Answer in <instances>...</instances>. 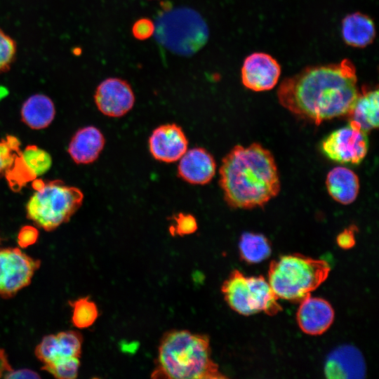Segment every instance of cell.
<instances>
[{
	"instance_id": "cell-1",
	"label": "cell",
	"mask_w": 379,
	"mask_h": 379,
	"mask_svg": "<svg viewBox=\"0 0 379 379\" xmlns=\"http://www.w3.org/2000/svg\"><path fill=\"white\" fill-rule=\"evenodd\" d=\"M359 94L356 69L348 59L307 67L280 84L279 103L316 124L348 115Z\"/></svg>"
},
{
	"instance_id": "cell-2",
	"label": "cell",
	"mask_w": 379,
	"mask_h": 379,
	"mask_svg": "<svg viewBox=\"0 0 379 379\" xmlns=\"http://www.w3.org/2000/svg\"><path fill=\"white\" fill-rule=\"evenodd\" d=\"M219 174L225 201L234 208L261 207L280 190L274 158L258 143L234 146L223 157Z\"/></svg>"
},
{
	"instance_id": "cell-3",
	"label": "cell",
	"mask_w": 379,
	"mask_h": 379,
	"mask_svg": "<svg viewBox=\"0 0 379 379\" xmlns=\"http://www.w3.org/2000/svg\"><path fill=\"white\" fill-rule=\"evenodd\" d=\"M152 378H226L211 357L208 335L172 330L161 339Z\"/></svg>"
},
{
	"instance_id": "cell-4",
	"label": "cell",
	"mask_w": 379,
	"mask_h": 379,
	"mask_svg": "<svg viewBox=\"0 0 379 379\" xmlns=\"http://www.w3.org/2000/svg\"><path fill=\"white\" fill-rule=\"evenodd\" d=\"M330 270L325 260L285 255L270 263L268 283L278 298L300 302L326 279Z\"/></svg>"
},
{
	"instance_id": "cell-5",
	"label": "cell",
	"mask_w": 379,
	"mask_h": 379,
	"mask_svg": "<svg viewBox=\"0 0 379 379\" xmlns=\"http://www.w3.org/2000/svg\"><path fill=\"white\" fill-rule=\"evenodd\" d=\"M32 185L34 192L26 204L27 218L46 231L68 222L83 203L81 190L60 180L34 179Z\"/></svg>"
},
{
	"instance_id": "cell-6",
	"label": "cell",
	"mask_w": 379,
	"mask_h": 379,
	"mask_svg": "<svg viewBox=\"0 0 379 379\" xmlns=\"http://www.w3.org/2000/svg\"><path fill=\"white\" fill-rule=\"evenodd\" d=\"M157 41L172 53L188 56L206 43L208 29L196 11L178 7L162 12L154 25Z\"/></svg>"
},
{
	"instance_id": "cell-7",
	"label": "cell",
	"mask_w": 379,
	"mask_h": 379,
	"mask_svg": "<svg viewBox=\"0 0 379 379\" xmlns=\"http://www.w3.org/2000/svg\"><path fill=\"white\" fill-rule=\"evenodd\" d=\"M221 291L228 305L242 315L263 312L273 316L282 310L278 297L262 276L248 277L234 270L222 283Z\"/></svg>"
},
{
	"instance_id": "cell-8",
	"label": "cell",
	"mask_w": 379,
	"mask_h": 379,
	"mask_svg": "<svg viewBox=\"0 0 379 379\" xmlns=\"http://www.w3.org/2000/svg\"><path fill=\"white\" fill-rule=\"evenodd\" d=\"M324 154L329 159L343 164H359L368 149L367 132L349 121L326 137L321 145Z\"/></svg>"
},
{
	"instance_id": "cell-9",
	"label": "cell",
	"mask_w": 379,
	"mask_h": 379,
	"mask_svg": "<svg viewBox=\"0 0 379 379\" xmlns=\"http://www.w3.org/2000/svg\"><path fill=\"white\" fill-rule=\"evenodd\" d=\"M40 265L18 248H0V296L11 298L27 286Z\"/></svg>"
},
{
	"instance_id": "cell-10",
	"label": "cell",
	"mask_w": 379,
	"mask_h": 379,
	"mask_svg": "<svg viewBox=\"0 0 379 379\" xmlns=\"http://www.w3.org/2000/svg\"><path fill=\"white\" fill-rule=\"evenodd\" d=\"M94 101L104 115L118 118L129 112L135 104V95L131 85L119 78H108L97 87Z\"/></svg>"
},
{
	"instance_id": "cell-11",
	"label": "cell",
	"mask_w": 379,
	"mask_h": 379,
	"mask_svg": "<svg viewBox=\"0 0 379 379\" xmlns=\"http://www.w3.org/2000/svg\"><path fill=\"white\" fill-rule=\"evenodd\" d=\"M281 74L279 62L265 53H253L246 57L241 67L244 86L253 91H265L273 88Z\"/></svg>"
},
{
	"instance_id": "cell-12",
	"label": "cell",
	"mask_w": 379,
	"mask_h": 379,
	"mask_svg": "<svg viewBox=\"0 0 379 379\" xmlns=\"http://www.w3.org/2000/svg\"><path fill=\"white\" fill-rule=\"evenodd\" d=\"M149 150L154 159L164 163L178 161L186 152L187 138L182 128L174 123L159 126L148 140Z\"/></svg>"
},
{
	"instance_id": "cell-13",
	"label": "cell",
	"mask_w": 379,
	"mask_h": 379,
	"mask_svg": "<svg viewBox=\"0 0 379 379\" xmlns=\"http://www.w3.org/2000/svg\"><path fill=\"white\" fill-rule=\"evenodd\" d=\"M178 161V175L190 184L206 185L215 174V159L205 148L196 147L187 149Z\"/></svg>"
},
{
	"instance_id": "cell-14",
	"label": "cell",
	"mask_w": 379,
	"mask_h": 379,
	"mask_svg": "<svg viewBox=\"0 0 379 379\" xmlns=\"http://www.w3.org/2000/svg\"><path fill=\"white\" fill-rule=\"evenodd\" d=\"M324 371L328 378H361L366 374L365 361L354 346L342 345L328 354Z\"/></svg>"
},
{
	"instance_id": "cell-15",
	"label": "cell",
	"mask_w": 379,
	"mask_h": 379,
	"mask_svg": "<svg viewBox=\"0 0 379 379\" xmlns=\"http://www.w3.org/2000/svg\"><path fill=\"white\" fill-rule=\"evenodd\" d=\"M82 342V335L75 331H62L56 335H48L44 336L36 345L35 354L44 364L62 358H79Z\"/></svg>"
},
{
	"instance_id": "cell-16",
	"label": "cell",
	"mask_w": 379,
	"mask_h": 379,
	"mask_svg": "<svg viewBox=\"0 0 379 379\" xmlns=\"http://www.w3.org/2000/svg\"><path fill=\"white\" fill-rule=\"evenodd\" d=\"M300 302L296 319L304 333L317 335L328 330L334 319L333 309L328 301L310 295Z\"/></svg>"
},
{
	"instance_id": "cell-17",
	"label": "cell",
	"mask_w": 379,
	"mask_h": 379,
	"mask_svg": "<svg viewBox=\"0 0 379 379\" xmlns=\"http://www.w3.org/2000/svg\"><path fill=\"white\" fill-rule=\"evenodd\" d=\"M105 145V138L100 129L93 126L79 128L72 136L68 153L77 164H89L99 157Z\"/></svg>"
},
{
	"instance_id": "cell-18",
	"label": "cell",
	"mask_w": 379,
	"mask_h": 379,
	"mask_svg": "<svg viewBox=\"0 0 379 379\" xmlns=\"http://www.w3.org/2000/svg\"><path fill=\"white\" fill-rule=\"evenodd\" d=\"M326 185L331 197L344 205L352 204L359 191V180L357 174L343 166L335 167L328 173Z\"/></svg>"
},
{
	"instance_id": "cell-19",
	"label": "cell",
	"mask_w": 379,
	"mask_h": 379,
	"mask_svg": "<svg viewBox=\"0 0 379 379\" xmlns=\"http://www.w3.org/2000/svg\"><path fill=\"white\" fill-rule=\"evenodd\" d=\"M341 30L344 41L355 48L368 46L375 36V28L372 19L359 12L346 15L343 20Z\"/></svg>"
},
{
	"instance_id": "cell-20",
	"label": "cell",
	"mask_w": 379,
	"mask_h": 379,
	"mask_svg": "<svg viewBox=\"0 0 379 379\" xmlns=\"http://www.w3.org/2000/svg\"><path fill=\"white\" fill-rule=\"evenodd\" d=\"M20 114L25 124L32 129L39 130L51 124L55 115V107L49 97L37 93L24 102Z\"/></svg>"
},
{
	"instance_id": "cell-21",
	"label": "cell",
	"mask_w": 379,
	"mask_h": 379,
	"mask_svg": "<svg viewBox=\"0 0 379 379\" xmlns=\"http://www.w3.org/2000/svg\"><path fill=\"white\" fill-rule=\"evenodd\" d=\"M378 90H365L359 93L349 113L350 121L366 132L378 127Z\"/></svg>"
},
{
	"instance_id": "cell-22",
	"label": "cell",
	"mask_w": 379,
	"mask_h": 379,
	"mask_svg": "<svg viewBox=\"0 0 379 379\" xmlns=\"http://www.w3.org/2000/svg\"><path fill=\"white\" fill-rule=\"evenodd\" d=\"M239 254L248 263H258L267 259L272 248L268 239L261 234L244 233L239 242Z\"/></svg>"
},
{
	"instance_id": "cell-23",
	"label": "cell",
	"mask_w": 379,
	"mask_h": 379,
	"mask_svg": "<svg viewBox=\"0 0 379 379\" xmlns=\"http://www.w3.org/2000/svg\"><path fill=\"white\" fill-rule=\"evenodd\" d=\"M21 159L35 178L46 173L52 165V159L50 154L34 145H27L22 151Z\"/></svg>"
},
{
	"instance_id": "cell-24",
	"label": "cell",
	"mask_w": 379,
	"mask_h": 379,
	"mask_svg": "<svg viewBox=\"0 0 379 379\" xmlns=\"http://www.w3.org/2000/svg\"><path fill=\"white\" fill-rule=\"evenodd\" d=\"M73 309L72 321L79 328H86L95 321L98 317V310L95 303L88 297L81 298L69 302Z\"/></svg>"
},
{
	"instance_id": "cell-25",
	"label": "cell",
	"mask_w": 379,
	"mask_h": 379,
	"mask_svg": "<svg viewBox=\"0 0 379 379\" xmlns=\"http://www.w3.org/2000/svg\"><path fill=\"white\" fill-rule=\"evenodd\" d=\"M21 152L20 142L16 137L8 135L0 140V177L11 172Z\"/></svg>"
},
{
	"instance_id": "cell-26",
	"label": "cell",
	"mask_w": 379,
	"mask_h": 379,
	"mask_svg": "<svg viewBox=\"0 0 379 379\" xmlns=\"http://www.w3.org/2000/svg\"><path fill=\"white\" fill-rule=\"evenodd\" d=\"M79 366L78 357H67L44 364L42 369L57 378L74 379L77 377Z\"/></svg>"
},
{
	"instance_id": "cell-27",
	"label": "cell",
	"mask_w": 379,
	"mask_h": 379,
	"mask_svg": "<svg viewBox=\"0 0 379 379\" xmlns=\"http://www.w3.org/2000/svg\"><path fill=\"white\" fill-rule=\"evenodd\" d=\"M15 41L0 29V74L8 71L15 58Z\"/></svg>"
},
{
	"instance_id": "cell-28",
	"label": "cell",
	"mask_w": 379,
	"mask_h": 379,
	"mask_svg": "<svg viewBox=\"0 0 379 379\" xmlns=\"http://www.w3.org/2000/svg\"><path fill=\"white\" fill-rule=\"evenodd\" d=\"M175 222L173 225L170 227V232L179 236H185L194 233L198 225L194 215L190 213H179L173 217Z\"/></svg>"
},
{
	"instance_id": "cell-29",
	"label": "cell",
	"mask_w": 379,
	"mask_h": 379,
	"mask_svg": "<svg viewBox=\"0 0 379 379\" xmlns=\"http://www.w3.org/2000/svg\"><path fill=\"white\" fill-rule=\"evenodd\" d=\"M154 24L149 19L142 18L135 22L132 32L135 38L143 40L154 33Z\"/></svg>"
},
{
	"instance_id": "cell-30",
	"label": "cell",
	"mask_w": 379,
	"mask_h": 379,
	"mask_svg": "<svg viewBox=\"0 0 379 379\" xmlns=\"http://www.w3.org/2000/svg\"><path fill=\"white\" fill-rule=\"evenodd\" d=\"M38 231L31 226L23 227L18 235V243L22 248L34 244L38 239Z\"/></svg>"
},
{
	"instance_id": "cell-31",
	"label": "cell",
	"mask_w": 379,
	"mask_h": 379,
	"mask_svg": "<svg viewBox=\"0 0 379 379\" xmlns=\"http://www.w3.org/2000/svg\"><path fill=\"white\" fill-rule=\"evenodd\" d=\"M337 243L344 249L352 248L355 244L353 227L340 232L337 237Z\"/></svg>"
},
{
	"instance_id": "cell-32",
	"label": "cell",
	"mask_w": 379,
	"mask_h": 379,
	"mask_svg": "<svg viewBox=\"0 0 379 379\" xmlns=\"http://www.w3.org/2000/svg\"><path fill=\"white\" fill-rule=\"evenodd\" d=\"M4 378H40V375L35 371L30 369H19L17 371H11L6 373Z\"/></svg>"
},
{
	"instance_id": "cell-33",
	"label": "cell",
	"mask_w": 379,
	"mask_h": 379,
	"mask_svg": "<svg viewBox=\"0 0 379 379\" xmlns=\"http://www.w3.org/2000/svg\"><path fill=\"white\" fill-rule=\"evenodd\" d=\"M8 357L3 349H0V378H4V375L12 371Z\"/></svg>"
}]
</instances>
